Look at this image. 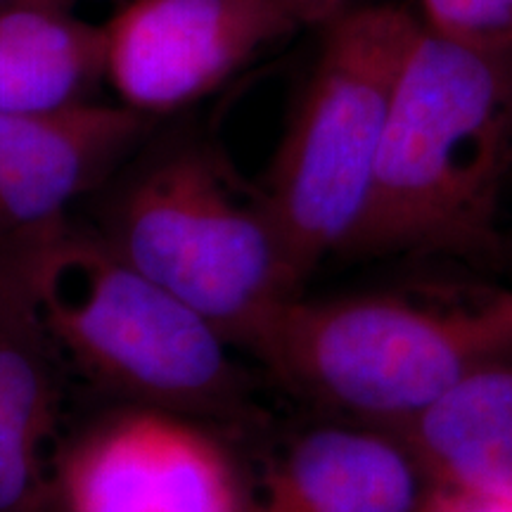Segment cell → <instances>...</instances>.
<instances>
[{
	"instance_id": "7a4b0ae2",
	"label": "cell",
	"mask_w": 512,
	"mask_h": 512,
	"mask_svg": "<svg viewBox=\"0 0 512 512\" xmlns=\"http://www.w3.org/2000/svg\"><path fill=\"white\" fill-rule=\"evenodd\" d=\"M505 351L512 292L472 290L299 294L249 354L325 411L396 432Z\"/></svg>"
},
{
	"instance_id": "7c38bea8",
	"label": "cell",
	"mask_w": 512,
	"mask_h": 512,
	"mask_svg": "<svg viewBox=\"0 0 512 512\" xmlns=\"http://www.w3.org/2000/svg\"><path fill=\"white\" fill-rule=\"evenodd\" d=\"M107 81L105 27L46 5L0 8V112L53 114Z\"/></svg>"
},
{
	"instance_id": "277c9868",
	"label": "cell",
	"mask_w": 512,
	"mask_h": 512,
	"mask_svg": "<svg viewBox=\"0 0 512 512\" xmlns=\"http://www.w3.org/2000/svg\"><path fill=\"white\" fill-rule=\"evenodd\" d=\"M100 233L235 349L252 351L304 294L264 192L247 188L202 143L145 162L114 197Z\"/></svg>"
},
{
	"instance_id": "4fadbf2b",
	"label": "cell",
	"mask_w": 512,
	"mask_h": 512,
	"mask_svg": "<svg viewBox=\"0 0 512 512\" xmlns=\"http://www.w3.org/2000/svg\"><path fill=\"white\" fill-rule=\"evenodd\" d=\"M422 24L448 41L512 55V0H420Z\"/></svg>"
},
{
	"instance_id": "9c48e42d",
	"label": "cell",
	"mask_w": 512,
	"mask_h": 512,
	"mask_svg": "<svg viewBox=\"0 0 512 512\" xmlns=\"http://www.w3.org/2000/svg\"><path fill=\"white\" fill-rule=\"evenodd\" d=\"M64 363L22 247H0V512H43L50 501Z\"/></svg>"
},
{
	"instance_id": "5b68a950",
	"label": "cell",
	"mask_w": 512,
	"mask_h": 512,
	"mask_svg": "<svg viewBox=\"0 0 512 512\" xmlns=\"http://www.w3.org/2000/svg\"><path fill=\"white\" fill-rule=\"evenodd\" d=\"M422 19L399 5L349 8L318 60L261 185L302 285L342 254L366 209L403 64Z\"/></svg>"
},
{
	"instance_id": "30bf717a",
	"label": "cell",
	"mask_w": 512,
	"mask_h": 512,
	"mask_svg": "<svg viewBox=\"0 0 512 512\" xmlns=\"http://www.w3.org/2000/svg\"><path fill=\"white\" fill-rule=\"evenodd\" d=\"M430 482L394 432L316 427L271 460L249 512H420Z\"/></svg>"
},
{
	"instance_id": "6da1fadb",
	"label": "cell",
	"mask_w": 512,
	"mask_h": 512,
	"mask_svg": "<svg viewBox=\"0 0 512 512\" xmlns=\"http://www.w3.org/2000/svg\"><path fill=\"white\" fill-rule=\"evenodd\" d=\"M512 171V55L422 31L342 254H484Z\"/></svg>"
},
{
	"instance_id": "2e32d148",
	"label": "cell",
	"mask_w": 512,
	"mask_h": 512,
	"mask_svg": "<svg viewBox=\"0 0 512 512\" xmlns=\"http://www.w3.org/2000/svg\"><path fill=\"white\" fill-rule=\"evenodd\" d=\"M81 3H102V0H0V8L5 5H46V8L74 10Z\"/></svg>"
},
{
	"instance_id": "5bb4252c",
	"label": "cell",
	"mask_w": 512,
	"mask_h": 512,
	"mask_svg": "<svg viewBox=\"0 0 512 512\" xmlns=\"http://www.w3.org/2000/svg\"><path fill=\"white\" fill-rule=\"evenodd\" d=\"M420 512H512L510 498L484 496L475 491L430 486Z\"/></svg>"
},
{
	"instance_id": "52a82bcc",
	"label": "cell",
	"mask_w": 512,
	"mask_h": 512,
	"mask_svg": "<svg viewBox=\"0 0 512 512\" xmlns=\"http://www.w3.org/2000/svg\"><path fill=\"white\" fill-rule=\"evenodd\" d=\"M105 27L121 105L164 117L207 98L297 24L280 0H121Z\"/></svg>"
},
{
	"instance_id": "ba28073f",
	"label": "cell",
	"mask_w": 512,
	"mask_h": 512,
	"mask_svg": "<svg viewBox=\"0 0 512 512\" xmlns=\"http://www.w3.org/2000/svg\"><path fill=\"white\" fill-rule=\"evenodd\" d=\"M155 121L98 100L53 114L0 112V247L67 221L74 202L105 181Z\"/></svg>"
},
{
	"instance_id": "8fae6325",
	"label": "cell",
	"mask_w": 512,
	"mask_h": 512,
	"mask_svg": "<svg viewBox=\"0 0 512 512\" xmlns=\"http://www.w3.org/2000/svg\"><path fill=\"white\" fill-rule=\"evenodd\" d=\"M394 434L430 486L512 501V351L472 370Z\"/></svg>"
},
{
	"instance_id": "8992f818",
	"label": "cell",
	"mask_w": 512,
	"mask_h": 512,
	"mask_svg": "<svg viewBox=\"0 0 512 512\" xmlns=\"http://www.w3.org/2000/svg\"><path fill=\"white\" fill-rule=\"evenodd\" d=\"M228 448L190 415L128 406L57 448L60 512H249Z\"/></svg>"
},
{
	"instance_id": "3957f363",
	"label": "cell",
	"mask_w": 512,
	"mask_h": 512,
	"mask_svg": "<svg viewBox=\"0 0 512 512\" xmlns=\"http://www.w3.org/2000/svg\"><path fill=\"white\" fill-rule=\"evenodd\" d=\"M19 247L64 361L102 389L131 406L190 418L238 406L245 373L233 344L121 256L100 230L67 219Z\"/></svg>"
},
{
	"instance_id": "9a60e30c",
	"label": "cell",
	"mask_w": 512,
	"mask_h": 512,
	"mask_svg": "<svg viewBox=\"0 0 512 512\" xmlns=\"http://www.w3.org/2000/svg\"><path fill=\"white\" fill-rule=\"evenodd\" d=\"M287 15L299 27H328L332 19L349 10V0H280Z\"/></svg>"
}]
</instances>
